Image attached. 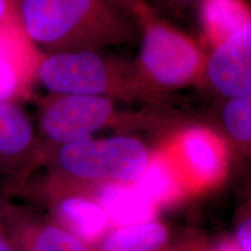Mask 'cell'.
<instances>
[{
    "mask_svg": "<svg viewBox=\"0 0 251 251\" xmlns=\"http://www.w3.org/2000/svg\"><path fill=\"white\" fill-rule=\"evenodd\" d=\"M19 20L42 54L134 45L137 30L105 0H17Z\"/></svg>",
    "mask_w": 251,
    "mask_h": 251,
    "instance_id": "obj_1",
    "label": "cell"
},
{
    "mask_svg": "<svg viewBox=\"0 0 251 251\" xmlns=\"http://www.w3.org/2000/svg\"><path fill=\"white\" fill-rule=\"evenodd\" d=\"M35 81L49 94L99 96L153 106L166 101L165 94L143 79L136 63L92 50L43 54Z\"/></svg>",
    "mask_w": 251,
    "mask_h": 251,
    "instance_id": "obj_2",
    "label": "cell"
},
{
    "mask_svg": "<svg viewBox=\"0 0 251 251\" xmlns=\"http://www.w3.org/2000/svg\"><path fill=\"white\" fill-rule=\"evenodd\" d=\"M150 153L142 140L130 135L92 137L57 147L45 144L41 166L49 169L47 179L58 183L133 184L148 165Z\"/></svg>",
    "mask_w": 251,
    "mask_h": 251,
    "instance_id": "obj_3",
    "label": "cell"
},
{
    "mask_svg": "<svg viewBox=\"0 0 251 251\" xmlns=\"http://www.w3.org/2000/svg\"><path fill=\"white\" fill-rule=\"evenodd\" d=\"M142 41L135 61L141 76L157 92L180 89L203 76L206 54L183 31L155 12L137 21Z\"/></svg>",
    "mask_w": 251,
    "mask_h": 251,
    "instance_id": "obj_4",
    "label": "cell"
},
{
    "mask_svg": "<svg viewBox=\"0 0 251 251\" xmlns=\"http://www.w3.org/2000/svg\"><path fill=\"white\" fill-rule=\"evenodd\" d=\"M152 115L121 112L117 101L84 94H49L37 102V133L46 146L57 147L92 137L108 128L140 126Z\"/></svg>",
    "mask_w": 251,
    "mask_h": 251,
    "instance_id": "obj_5",
    "label": "cell"
},
{
    "mask_svg": "<svg viewBox=\"0 0 251 251\" xmlns=\"http://www.w3.org/2000/svg\"><path fill=\"white\" fill-rule=\"evenodd\" d=\"M161 148L174 162L190 194L218 186L227 177V140L207 126L180 128Z\"/></svg>",
    "mask_w": 251,
    "mask_h": 251,
    "instance_id": "obj_6",
    "label": "cell"
},
{
    "mask_svg": "<svg viewBox=\"0 0 251 251\" xmlns=\"http://www.w3.org/2000/svg\"><path fill=\"white\" fill-rule=\"evenodd\" d=\"M45 143L21 103L0 101V179L20 191L41 166Z\"/></svg>",
    "mask_w": 251,
    "mask_h": 251,
    "instance_id": "obj_7",
    "label": "cell"
},
{
    "mask_svg": "<svg viewBox=\"0 0 251 251\" xmlns=\"http://www.w3.org/2000/svg\"><path fill=\"white\" fill-rule=\"evenodd\" d=\"M39 194L48 206L49 218L92 250L112 230L106 212L83 188L46 179Z\"/></svg>",
    "mask_w": 251,
    "mask_h": 251,
    "instance_id": "obj_8",
    "label": "cell"
},
{
    "mask_svg": "<svg viewBox=\"0 0 251 251\" xmlns=\"http://www.w3.org/2000/svg\"><path fill=\"white\" fill-rule=\"evenodd\" d=\"M2 211L14 251H93L48 215L17 205L7 196Z\"/></svg>",
    "mask_w": 251,
    "mask_h": 251,
    "instance_id": "obj_9",
    "label": "cell"
},
{
    "mask_svg": "<svg viewBox=\"0 0 251 251\" xmlns=\"http://www.w3.org/2000/svg\"><path fill=\"white\" fill-rule=\"evenodd\" d=\"M203 76L226 99L251 94V24L212 48Z\"/></svg>",
    "mask_w": 251,
    "mask_h": 251,
    "instance_id": "obj_10",
    "label": "cell"
},
{
    "mask_svg": "<svg viewBox=\"0 0 251 251\" xmlns=\"http://www.w3.org/2000/svg\"><path fill=\"white\" fill-rule=\"evenodd\" d=\"M42 55L24 31L0 29V101L30 98Z\"/></svg>",
    "mask_w": 251,
    "mask_h": 251,
    "instance_id": "obj_11",
    "label": "cell"
},
{
    "mask_svg": "<svg viewBox=\"0 0 251 251\" xmlns=\"http://www.w3.org/2000/svg\"><path fill=\"white\" fill-rule=\"evenodd\" d=\"M203 243L200 237L178 238L169 226L152 220L112 229L93 251H194Z\"/></svg>",
    "mask_w": 251,
    "mask_h": 251,
    "instance_id": "obj_12",
    "label": "cell"
},
{
    "mask_svg": "<svg viewBox=\"0 0 251 251\" xmlns=\"http://www.w3.org/2000/svg\"><path fill=\"white\" fill-rule=\"evenodd\" d=\"M78 187L86 191L102 207L108 216L112 229L156 220L158 208L134 184L109 183Z\"/></svg>",
    "mask_w": 251,
    "mask_h": 251,
    "instance_id": "obj_13",
    "label": "cell"
},
{
    "mask_svg": "<svg viewBox=\"0 0 251 251\" xmlns=\"http://www.w3.org/2000/svg\"><path fill=\"white\" fill-rule=\"evenodd\" d=\"M133 184L158 209L179 202L190 196L174 162L161 147L151 151L148 165Z\"/></svg>",
    "mask_w": 251,
    "mask_h": 251,
    "instance_id": "obj_14",
    "label": "cell"
},
{
    "mask_svg": "<svg viewBox=\"0 0 251 251\" xmlns=\"http://www.w3.org/2000/svg\"><path fill=\"white\" fill-rule=\"evenodd\" d=\"M197 13L211 49L251 24L244 0H203Z\"/></svg>",
    "mask_w": 251,
    "mask_h": 251,
    "instance_id": "obj_15",
    "label": "cell"
},
{
    "mask_svg": "<svg viewBox=\"0 0 251 251\" xmlns=\"http://www.w3.org/2000/svg\"><path fill=\"white\" fill-rule=\"evenodd\" d=\"M221 119L229 140L243 153H249L251 144V94L226 100Z\"/></svg>",
    "mask_w": 251,
    "mask_h": 251,
    "instance_id": "obj_16",
    "label": "cell"
},
{
    "mask_svg": "<svg viewBox=\"0 0 251 251\" xmlns=\"http://www.w3.org/2000/svg\"><path fill=\"white\" fill-rule=\"evenodd\" d=\"M109 5L117 8L137 25L141 18L152 13L153 9L147 2V0H105Z\"/></svg>",
    "mask_w": 251,
    "mask_h": 251,
    "instance_id": "obj_17",
    "label": "cell"
},
{
    "mask_svg": "<svg viewBox=\"0 0 251 251\" xmlns=\"http://www.w3.org/2000/svg\"><path fill=\"white\" fill-rule=\"evenodd\" d=\"M0 29L24 31L19 20L17 0H0Z\"/></svg>",
    "mask_w": 251,
    "mask_h": 251,
    "instance_id": "obj_18",
    "label": "cell"
},
{
    "mask_svg": "<svg viewBox=\"0 0 251 251\" xmlns=\"http://www.w3.org/2000/svg\"><path fill=\"white\" fill-rule=\"evenodd\" d=\"M203 0H159V2L176 17L197 13Z\"/></svg>",
    "mask_w": 251,
    "mask_h": 251,
    "instance_id": "obj_19",
    "label": "cell"
},
{
    "mask_svg": "<svg viewBox=\"0 0 251 251\" xmlns=\"http://www.w3.org/2000/svg\"><path fill=\"white\" fill-rule=\"evenodd\" d=\"M233 238L241 250L251 251V220L249 212L248 214L244 213L242 218L238 220Z\"/></svg>",
    "mask_w": 251,
    "mask_h": 251,
    "instance_id": "obj_20",
    "label": "cell"
},
{
    "mask_svg": "<svg viewBox=\"0 0 251 251\" xmlns=\"http://www.w3.org/2000/svg\"><path fill=\"white\" fill-rule=\"evenodd\" d=\"M6 191L0 193V251H14L13 246L9 241L8 234L6 231L5 222H4V201L6 198Z\"/></svg>",
    "mask_w": 251,
    "mask_h": 251,
    "instance_id": "obj_21",
    "label": "cell"
},
{
    "mask_svg": "<svg viewBox=\"0 0 251 251\" xmlns=\"http://www.w3.org/2000/svg\"><path fill=\"white\" fill-rule=\"evenodd\" d=\"M208 251H242L238 248L233 236H226L218 241L214 246H208Z\"/></svg>",
    "mask_w": 251,
    "mask_h": 251,
    "instance_id": "obj_22",
    "label": "cell"
}]
</instances>
